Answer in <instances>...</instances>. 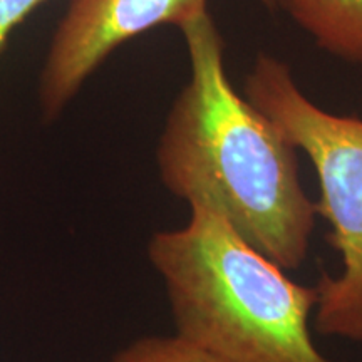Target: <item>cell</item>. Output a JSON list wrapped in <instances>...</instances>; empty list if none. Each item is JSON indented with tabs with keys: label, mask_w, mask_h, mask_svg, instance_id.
<instances>
[{
	"label": "cell",
	"mask_w": 362,
	"mask_h": 362,
	"mask_svg": "<svg viewBox=\"0 0 362 362\" xmlns=\"http://www.w3.org/2000/svg\"><path fill=\"white\" fill-rule=\"evenodd\" d=\"M181 33L192 74L156 148L163 185L189 206L218 214L284 270L300 269L317 206L300 181L297 148L233 89L210 13L189 21Z\"/></svg>",
	"instance_id": "cell-1"
},
{
	"label": "cell",
	"mask_w": 362,
	"mask_h": 362,
	"mask_svg": "<svg viewBox=\"0 0 362 362\" xmlns=\"http://www.w3.org/2000/svg\"><path fill=\"white\" fill-rule=\"evenodd\" d=\"M245 98L309 156L319 180L317 215L330 223L329 242L341 255L342 272L320 274L315 330L362 342V119L317 106L288 66L267 54L247 76Z\"/></svg>",
	"instance_id": "cell-3"
},
{
	"label": "cell",
	"mask_w": 362,
	"mask_h": 362,
	"mask_svg": "<svg viewBox=\"0 0 362 362\" xmlns=\"http://www.w3.org/2000/svg\"><path fill=\"white\" fill-rule=\"evenodd\" d=\"M262 4H264L265 7H269V8H275L277 7V0H260Z\"/></svg>",
	"instance_id": "cell-8"
},
{
	"label": "cell",
	"mask_w": 362,
	"mask_h": 362,
	"mask_svg": "<svg viewBox=\"0 0 362 362\" xmlns=\"http://www.w3.org/2000/svg\"><path fill=\"white\" fill-rule=\"evenodd\" d=\"M325 52L362 66V0H277Z\"/></svg>",
	"instance_id": "cell-5"
},
{
	"label": "cell",
	"mask_w": 362,
	"mask_h": 362,
	"mask_svg": "<svg viewBox=\"0 0 362 362\" xmlns=\"http://www.w3.org/2000/svg\"><path fill=\"white\" fill-rule=\"evenodd\" d=\"M44 0H0V49L8 34Z\"/></svg>",
	"instance_id": "cell-7"
},
{
	"label": "cell",
	"mask_w": 362,
	"mask_h": 362,
	"mask_svg": "<svg viewBox=\"0 0 362 362\" xmlns=\"http://www.w3.org/2000/svg\"><path fill=\"white\" fill-rule=\"evenodd\" d=\"M208 0H71L40 74L44 116L56 117L117 45L158 25L183 27Z\"/></svg>",
	"instance_id": "cell-4"
},
{
	"label": "cell",
	"mask_w": 362,
	"mask_h": 362,
	"mask_svg": "<svg viewBox=\"0 0 362 362\" xmlns=\"http://www.w3.org/2000/svg\"><path fill=\"white\" fill-rule=\"evenodd\" d=\"M189 210L187 225L148 243L176 334L226 362H336L312 341L317 287L288 279L218 214Z\"/></svg>",
	"instance_id": "cell-2"
},
{
	"label": "cell",
	"mask_w": 362,
	"mask_h": 362,
	"mask_svg": "<svg viewBox=\"0 0 362 362\" xmlns=\"http://www.w3.org/2000/svg\"><path fill=\"white\" fill-rule=\"evenodd\" d=\"M111 362H226L178 336H149L141 337L123 351Z\"/></svg>",
	"instance_id": "cell-6"
}]
</instances>
